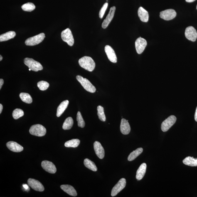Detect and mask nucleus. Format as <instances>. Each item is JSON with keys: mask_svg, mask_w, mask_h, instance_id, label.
I'll use <instances>...</instances> for the list:
<instances>
[{"mask_svg": "<svg viewBox=\"0 0 197 197\" xmlns=\"http://www.w3.org/2000/svg\"><path fill=\"white\" fill-rule=\"evenodd\" d=\"M79 64L82 68L90 72L93 71L95 67V63L92 58L84 56L79 60Z\"/></svg>", "mask_w": 197, "mask_h": 197, "instance_id": "f257e3e1", "label": "nucleus"}, {"mask_svg": "<svg viewBox=\"0 0 197 197\" xmlns=\"http://www.w3.org/2000/svg\"><path fill=\"white\" fill-rule=\"evenodd\" d=\"M77 80L80 82L85 90L91 93H94L96 91L95 87L87 79L84 78L79 75L76 77Z\"/></svg>", "mask_w": 197, "mask_h": 197, "instance_id": "f03ea898", "label": "nucleus"}, {"mask_svg": "<svg viewBox=\"0 0 197 197\" xmlns=\"http://www.w3.org/2000/svg\"><path fill=\"white\" fill-rule=\"evenodd\" d=\"M24 64L33 71L38 72L43 70V67L39 62L32 58H26L24 59Z\"/></svg>", "mask_w": 197, "mask_h": 197, "instance_id": "7ed1b4c3", "label": "nucleus"}, {"mask_svg": "<svg viewBox=\"0 0 197 197\" xmlns=\"http://www.w3.org/2000/svg\"><path fill=\"white\" fill-rule=\"evenodd\" d=\"M46 129L45 128L40 124L32 126L29 130L30 134L38 137H43L44 136L46 133Z\"/></svg>", "mask_w": 197, "mask_h": 197, "instance_id": "20e7f679", "label": "nucleus"}, {"mask_svg": "<svg viewBox=\"0 0 197 197\" xmlns=\"http://www.w3.org/2000/svg\"><path fill=\"white\" fill-rule=\"evenodd\" d=\"M45 37L44 33H41L36 36L27 39L25 42L27 46H34L41 43Z\"/></svg>", "mask_w": 197, "mask_h": 197, "instance_id": "39448f33", "label": "nucleus"}, {"mask_svg": "<svg viewBox=\"0 0 197 197\" xmlns=\"http://www.w3.org/2000/svg\"><path fill=\"white\" fill-rule=\"evenodd\" d=\"M62 39L66 42L70 46H72L74 44V40L72 32L69 28L62 31L61 33Z\"/></svg>", "mask_w": 197, "mask_h": 197, "instance_id": "423d86ee", "label": "nucleus"}, {"mask_svg": "<svg viewBox=\"0 0 197 197\" xmlns=\"http://www.w3.org/2000/svg\"><path fill=\"white\" fill-rule=\"evenodd\" d=\"M176 121V118L174 115H171L163 121L161 124V129L163 132L168 131L174 124Z\"/></svg>", "mask_w": 197, "mask_h": 197, "instance_id": "0eeeda50", "label": "nucleus"}, {"mask_svg": "<svg viewBox=\"0 0 197 197\" xmlns=\"http://www.w3.org/2000/svg\"><path fill=\"white\" fill-rule=\"evenodd\" d=\"M126 181L125 178H121L115 186L113 188L111 193V195L112 197L117 195L119 192L123 190L126 186Z\"/></svg>", "mask_w": 197, "mask_h": 197, "instance_id": "6e6552de", "label": "nucleus"}, {"mask_svg": "<svg viewBox=\"0 0 197 197\" xmlns=\"http://www.w3.org/2000/svg\"><path fill=\"white\" fill-rule=\"evenodd\" d=\"M176 13L173 9H169L162 11L160 13V17L166 21L174 19L176 16Z\"/></svg>", "mask_w": 197, "mask_h": 197, "instance_id": "1a4fd4ad", "label": "nucleus"}, {"mask_svg": "<svg viewBox=\"0 0 197 197\" xmlns=\"http://www.w3.org/2000/svg\"><path fill=\"white\" fill-rule=\"evenodd\" d=\"M147 41L145 39L141 37L138 38L135 42L136 51L139 54L142 53L147 45Z\"/></svg>", "mask_w": 197, "mask_h": 197, "instance_id": "9d476101", "label": "nucleus"}, {"mask_svg": "<svg viewBox=\"0 0 197 197\" xmlns=\"http://www.w3.org/2000/svg\"><path fill=\"white\" fill-rule=\"evenodd\" d=\"M185 36L188 40L194 42L197 38V33L196 30L193 26H189L186 28L185 32Z\"/></svg>", "mask_w": 197, "mask_h": 197, "instance_id": "9b49d317", "label": "nucleus"}, {"mask_svg": "<svg viewBox=\"0 0 197 197\" xmlns=\"http://www.w3.org/2000/svg\"><path fill=\"white\" fill-rule=\"evenodd\" d=\"M28 186L35 191L43 192L44 190L43 184L36 180L30 178L28 179Z\"/></svg>", "mask_w": 197, "mask_h": 197, "instance_id": "f8f14e48", "label": "nucleus"}, {"mask_svg": "<svg viewBox=\"0 0 197 197\" xmlns=\"http://www.w3.org/2000/svg\"><path fill=\"white\" fill-rule=\"evenodd\" d=\"M104 50L109 60L113 63H117V57L115 51L112 47L108 45H106L104 48Z\"/></svg>", "mask_w": 197, "mask_h": 197, "instance_id": "ddd939ff", "label": "nucleus"}, {"mask_svg": "<svg viewBox=\"0 0 197 197\" xmlns=\"http://www.w3.org/2000/svg\"><path fill=\"white\" fill-rule=\"evenodd\" d=\"M115 10L116 7L115 6L112 7L110 8L106 18L104 20L102 23V27L103 28L105 29L108 26L111 22L112 21L113 18H114Z\"/></svg>", "mask_w": 197, "mask_h": 197, "instance_id": "4468645a", "label": "nucleus"}, {"mask_svg": "<svg viewBox=\"0 0 197 197\" xmlns=\"http://www.w3.org/2000/svg\"><path fill=\"white\" fill-rule=\"evenodd\" d=\"M42 168L45 171L50 173H55L56 172L57 169L55 165L53 163L48 161H43L41 163Z\"/></svg>", "mask_w": 197, "mask_h": 197, "instance_id": "2eb2a0df", "label": "nucleus"}, {"mask_svg": "<svg viewBox=\"0 0 197 197\" xmlns=\"http://www.w3.org/2000/svg\"><path fill=\"white\" fill-rule=\"evenodd\" d=\"M94 150L96 154L101 159H103L104 157V150L100 143L96 141L94 144Z\"/></svg>", "mask_w": 197, "mask_h": 197, "instance_id": "dca6fc26", "label": "nucleus"}, {"mask_svg": "<svg viewBox=\"0 0 197 197\" xmlns=\"http://www.w3.org/2000/svg\"><path fill=\"white\" fill-rule=\"evenodd\" d=\"M6 146L8 149L14 152H20L23 151V148L17 143L10 141L7 143Z\"/></svg>", "mask_w": 197, "mask_h": 197, "instance_id": "f3484780", "label": "nucleus"}, {"mask_svg": "<svg viewBox=\"0 0 197 197\" xmlns=\"http://www.w3.org/2000/svg\"><path fill=\"white\" fill-rule=\"evenodd\" d=\"M121 132L124 135L128 134L130 132L131 128L128 121L126 119H122L120 125Z\"/></svg>", "mask_w": 197, "mask_h": 197, "instance_id": "a211bd4d", "label": "nucleus"}, {"mask_svg": "<svg viewBox=\"0 0 197 197\" xmlns=\"http://www.w3.org/2000/svg\"><path fill=\"white\" fill-rule=\"evenodd\" d=\"M138 16L143 22H147L149 20V16L148 12L142 7H139L138 11Z\"/></svg>", "mask_w": 197, "mask_h": 197, "instance_id": "6ab92c4d", "label": "nucleus"}, {"mask_svg": "<svg viewBox=\"0 0 197 197\" xmlns=\"http://www.w3.org/2000/svg\"><path fill=\"white\" fill-rule=\"evenodd\" d=\"M146 164L144 163L140 166L137 171L136 178L138 181H140L144 177L146 172Z\"/></svg>", "mask_w": 197, "mask_h": 197, "instance_id": "aec40b11", "label": "nucleus"}, {"mask_svg": "<svg viewBox=\"0 0 197 197\" xmlns=\"http://www.w3.org/2000/svg\"><path fill=\"white\" fill-rule=\"evenodd\" d=\"M61 188L66 193L70 196H76L77 193L73 187L69 185H63L61 186Z\"/></svg>", "mask_w": 197, "mask_h": 197, "instance_id": "412c9836", "label": "nucleus"}, {"mask_svg": "<svg viewBox=\"0 0 197 197\" xmlns=\"http://www.w3.org/2000/svg\"><path fill=\"white\" fill-rule=\"evenodd\" d=\"M69 103V101L66 100L62 102L58 106L57 111V117H60L67 108Z\"/></svg>", "mask_w": 197, "mask_h": 197, "instance_id": "4be33fe9", "label": "nucleus"}, {"mask_svg": "<svg viewBox=\"0 0 197 197\" xmlns=\"http://www.w3.org/2000/svg\"><path fill=\"white\" fill-rule=\"evenodd\" d=\"M16 36V33L14 31H10L3 34L0 36V42L8 41L11 39L14 38Z\"/></svg>", "mask_w": 197, "mask_h": 197, "instance_id": "5701e85b", "label": "nucleus"}, {"mask_svg": "<svg viewBox=\"0 0 197 197\" xmlns=\"http://www.w3.org/2000/svg\"><path fill=\"white\" fill-rule=\"evenodd\" d=\"M183 163L187 166H197V158L187 157L183 160Z\"/></svg>", "mask_w": 197, "mask_h": 197, "instance_id": "b1692460", "label": "nucleus"}, {"mask_svg": "<svg viewBox=\"0 0 197 197\" xmlns=\"http://www.w3.org/2000/svg\"><path fill=\"white\" fill-rule=\"evenodd\" d=\"M143 151V149L142 148H138L135 151H133L130 154L128 157V160L130 161L133 160L142 153Z\"/></svg>", "mask_w": 197, "mask_h": 197, "instance_id": "393cba45", "label": "nucleus"}, {"mask_svg": "<svg viewBox=\"0 0 197 197\" xmlns=\"http://www.w3.org/2000/svg\"><path fill=\"white\" fill-rule=\"evenodd\" d=\"M84 163L85 167L88 169L94 172L97 171V168L95 163L90 160L86 159L84 160Z\"/></svg>", "mask_w": 197, "mask_h": 197, "instance_id": "a878e982", "label": "nucleus"}, {"mask_svg": "<svg viewBox=\"0 0 197 197\" xmlns=\"http://www.w3.org/2000/svg\"><path fill=\"white\" fill-rule=\"evenodd\" d=\"M73 124V121L72 118L69 117L65 119L63 126V128L64 130H70Z\"/></svg>", "mask_w": 197, "mask_h": 197, "instance_id": "bb28decb", "label": "nucleus"}, {"mask_svg": "<svg viewBox=\"0 0 197 197\" xmlns=\"http://www.w3.org/2000/svg\"><path fill=\"white\" fill-rule=\"evenodd\" d=\"M80 141L79 139H72L67 141L65 143V146L66 147L76 148L79 145Z\"/></svg>", "mask_w": 197, "mask_h": 197, "instance_id": "cd10ccee", "label": "nucleus"}, {"mask_svg": "<svg viewBox=\"0 0 197 197\" xmlns=\"http://www.w3.org/2000/svg\"><path fill=\"white\" fill-rule=\"evenodd\" d=\"M19 97L23 102L26 103L30 104L32 102V98L29 94L26 93H21Z\"/></svg>", "mask_w": 197, "mask_h": 197, "instance_id": "c85d7f7f", "label": "nucleus"}, {"mask_svg": "<svg viewBox=\"0 0 197 197\" xmlns=\"http://www.w3.org/2000/svg\"><path fill=\"white\" fill-rule=\"evenodd\" d=\"M97 115L99 119L103 122H105L106 121V117L104 114V109L102 106H99L97 107Z\"/></svg>", "mask_w": 197, "mask_h": 197, "instance_id": "c756f323", "label": "nucleus"}, {"mask_svg": "<svg viewBox=\"0 0 197 197\" xmlns=\"http://www.w3.org/2000/svg\"><path fill=\"white\" fill-rule=\"evenodd\" d=\"M22 9L25 11L31 12L35 9L36 6L33 3H25L22 6Z\"/></svg>", "mask_w": 197, "mask_h": 197, "instance_id": "7c9ffc66", "label": "nucleus"}, {"mask_svg": "<svg viewBox=\"0 0 197 197\" xmlns=\"http://www.w3.org/2000/svg\"><path fill=\"white\" fill-rule=\"evenodd\" d=\"M24 115V112L21 109H16L13 111V117L15 119H17Z\"/></svg>", "mask_w": 197, "mask_h": 197, "instance_id": "2f4dec72", "label": "nucleus"}, {"mask_svg": "<svg viewBox=\"0 0 197 197\" xmlns=\"http://www.w3.org/2000/svg\"><path fill=\"white\" fill-rule=\"evenodd\" d=\"M77 121L78 122L79 127L84 128L85 125V123L83 118L82 117L81 113L80 112H77Z\"/></svg>", "mask_w": 197, "mask_h": 197, "instance_id": "473e14b6", "label": "nucleus"}, {"mask_svg": "<svg viewBox=\"0 0 197 197\" xmlns=\"http://www.w3.org/2000/svg\"><path fill=\"white\" fill-rule=\"evenodd\" d=\"M49 85L48 82L41 81L38 82L37 83V86L40 90L41 91H45L47 90L49 87Z\"/></svg>", "mask_w": 197, "mask_h": 197, "instance_id": "72a5a7b5", "label": "nucleus"}, {"mask_svg": "<svg viewBox=\"0 0 197 197\" xmlns=\"http://www.w3.org/2000/svg\"><path fill=\"white\" fill-rule=\"evenodd\" d=\"M108 6V3H106L103 4V6H102L101 9H100V11L99 13V18L102 19L104 16V13H105L106 10Z\"/></svg>", "mask_w": 197, "mask_h": 197, "instance_id": "f704fd0d", "label": "nucleus"}, {"mask_svg": "<svg viewBox=\"0 0 197 197\" xmlns=\"http://www.w3.org/2000/svg\"><path fill=\"white\" fill-rule=\"evenodd\" d=\"M3 83H4V80H3V79H0V89H1V87H2V85H3Z\"/></svg>", "mask_w": 197, "mask_h": 197, "instance_id": "c9c22d12", "label": "nucleus"}, {"mask_svg": "<svg viewBox=\"0 0 197 197\" xmlns=\"http://www.w3.org/2000/svg\"><path fill=\"white\" fill-rule=\"evenodd\" d=\"M195 119L196 122H197V107H196V112H195Z\"/></svg>", "mask_w": 197, "mask_h": 197, "instance_id": "e433bc0d", "label": "nucleus"}, {"mask_svg": "<svg viewBox=\"0 0 197 197\" xmlns=\"http://www.w3.org/2000/svg\"><path fill=\"white\" fill-rule=\"evenodd\" d=\"M3 107L2 104H0V114H1L2 112Z\"/></svg>", "mask_w": 197, "mask_h": 197, "instance_id": "4c0bfd02", "label": "nucleus"}, {"mask_svg": "<svg viewBox=\"0 0 197 197\" xmlns=\"http://www.w3.org/2000/svg\"><path fill=\"white\" fill-rule=\"evenodd\" d=\"M195 1V0H186V1H187V2L189 3L193 2V1Z\"/></svg>", "mask_w": 197, "mask_h": 197, "instance_id": "58836bf2", "label": "nucleus"}, {"mask_svg": "<svg viewBox=\"0 0 197 197\" xmlns=\"http://www.w3.org/2000/svg\"><path fill=\"white\" fill-rule=\"evenodd\" d=\"M23 187L26 190H27L28 188V186L26 184L23 185Z\"/></svg>", "mask_w": 197, "mask_h": 197, "instance_id": "ea45409f", "label": "nucleus"}, {"mask_svg": "<svg viewBox=\"0 0 197 197\" xmlns=\"http://www.w3.org/2000/svg\"><path fill=\"white\" fill-rule=\"evenodd\" d=\"M3 58L2 56L1 55H0V61H1V60H2Z\"/></svg>", "mask_w": 197, "mask_h": 197, "instance_id": "a19ab883", "label": "nucleus"}, {"mask_svg": "<svg viewBox=\"0 0 197 197\" xmlns=\"http://www.w3.org/2000/svg\"><path fill=\"white\" fill-rule=\"evenodd\" d=\"M31 70V69H29V70H30H30Z\"/></svg>", "mask_w": 197, "mask_h": 197, "instance_id": "79ce46f5", "label": "nucleus"}, {"mask_svg": "<svg viewBox=\"0 0 197 197\" xmlns=\"http://www.w3.org/2000/svg\"><path fill=\"white\" fill-rule=\"evenodd\" d=\"M196 9L197 10V6H196Z\"/></svg>", "mask_w": 197, "mask_h": 197, "instance_id": "37998d69", "label": "nucleus"}]
</instances>
